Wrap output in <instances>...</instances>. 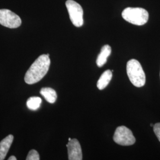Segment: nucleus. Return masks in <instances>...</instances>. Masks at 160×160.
I'll list each match as a JSON object with an SVG mask.
<instances>
[{
  "instance_id": "1",
  "label": "nucleus",
  "mask_w": 160,
  "mask_h": 160,
  "mask_svg": "<svg viewBox=\"0 0 160 160\" xmlns=\"http://www.w3.org/2000/svg\"><path fill=\"white\" fill-rule=\"evenodd\" d=\"M51 64L49 55H42L38 58L26 72L24 81L28 84L40 81L47 74Z\"/></svg>"
},
{
  "instance_id": "2",
  "label": "nucleus",
  "mask_w": 160,
  "mask_h": 160,
  "mask_svg": "<svg viewBox=\"0 0 160 160\" xmlns=\"http://www.w3.org/2000/svg\"><path fill=\"white\" fill-rule=\"evenodd\" d=\"M127 74L132 84L137 87H143L146 81V77L139 62L134 59H131L126 65Z\"/></svg>"
},
{
  "instance_id": "3",
  "label": "nucleus",
  "mask_w": 160,
  "mask_h": 160,
  "mask_svg": "<svg viewBox=\"0 0 160 160\" xmlns=\"http://www.w3.org/2000/svg\"><path fill=\"white\" fill-rule=\"evenodd\" d=\"M122 16L126 22L137 26L144 25L148 21V12L139 7H128L123 10Z\"/></svg>"
},
{
  "instance_id": "4",
  "label": "nucleus",
  "mask_w": 160,
  "mask_h": 160,
  "mask_svg": "<svg viewBox=\"0 0 160 160\" xmlns=\"http://www.w3.org/2000/svg\"><path fill=\"white\" fill-rule=\"evenodd\" d=\"M65 5L71 22L77 28L81 27L84 24L82 7L74 0H67Z\"/></svg>"
},
{
  "instance_id": "5",
  "label": "nucleus",
  "mask_w": 160,
  "mask_h": 160,
  "mask_svg": "<svg viewBox=\"0 0 160 160\" xmlns=\"http://www.w3.org/2000/svg\"><path fill=\"white\" fill-rule=\"evenodd\" d=\"M113 140L116 143L123 146L132 145L135 143L136 141L132 132L125 126H119L116 128Z\"/></svg>"
},
{
  "instance_id": "6",
  "label": "nucleus",
  "mask_w": 160,
  "mask_h": 160,
  "mask_svg": "<svg viewBox=\"0 0 160 160\" xmlns=\"http://www.w3.org/2000/svg\"><path fill=\"white\" fill-rule=\"evenodd\" d=\"M0 24L10 29H16L20 26L22 20L16 14L7 9L0 10Z\"/></svg>"
},
{
  "instance_id": "7",
  "label": "nucleus",
  "mask_w": 160,
  "mask_h": 160,
  "mask_svg": "<svg viewBox=\"0 0 160 160\" xmlns=\"http://www.w3.org/2000/svg\"><path fill=\"white\" fill-rule=\"evenodd\" d=\"M68 160H82V150L79 141L77 139H71L67 144Z\"/></svg>"
},
{
  "instance_id": "8",
  "label": "nucleus",
  "mask_w": 160,
  "mask_h": 160,
  "mask_svg": "<svg viewBox=\"0 0 160 160\" xmlns=\"http://www.w3.org/2000/svg\"><path fill=\"white\" fill-rule=\"evenodd\" d=\"M14 139L12 135H9L0 142V160L5 159Z\"/></svg>"
},
{
  "instance_id": "9",
  "label": "nucleus",
  "mask_w": 160,
  "mask_h": 160,
  "mask_svg": "<svg viewBox=\"0 0 160 160\" xmlns=\"http://www.w3.org/2000/svg\"><path fill=\"white\" fill-rule=\"evenodd\" d=\"M112 49L109 45L103 46L101 49V52L97 57L96 63L98 67H102L106 63L107 59L111 54Z\"/></svg>"
},
{
  "instance_id": "10",
  "label": "nucleus",
  "mask_w": 160,
  "mask_h": 160,
  "mask_svg": "<svg viewBox=\"0 0 160 160\" xmlns=\"http://www.w3.org/2000/svg\"><path fill=\"white\" fill-rule=\"evenodd\" d=\"M112 78V72L110 70H107L103 72L102 75L100 76L99 80L97 81V88L102 90L105 88L109 84L110 81Z\"/></svg>"
},
{
  "instance_id": "11",
  "label": "nucleus",
  "mask_w": 160,
  "mask_h": 160,
  "mask_svg": "<svg viewBox=\"0 0 160 160\" xmlns=\"http://www.w3.org/2000/svg\"><path fill=\"white\" fill-rule=\"evenodd\" d=\"M40 93L49 103H54L57 99V94L55 90L52 88H42L40 90Z\"/></svg>"
},
{
  "instance_id": "12",
  "label": "nucleus",
  "mask_w": 160,
  "mask_h": 160,
  "mask_svg": "<svg viewBox=\"0 0 160 160\" xmlns=\"http://www.w3.org/2000/svg\"><path fill=\"white\" fill-rule=\"evenodd\" d=\"M42 99L39 97H31L27 101V106L30 110H36L40 108Z\"/></svg>"
},
{
  "instance_id": "13",
  "label": "nucleus",
  "mask_w": 160,
  "mask_h": 160,
  "mask_svg": "<svg viewBox=\"0 0 160 160\" xmlns=\"http://www.w3.org/2000/svg\"><path fill=\"white\" fill-rule=\"evenodd\" d=\"M27 160H39L40 157L39 153L34 149H32L29 151V154L26 158Z\"/></svg>"
},
{
  "instance_id": "14",
  "label": "nucleus",
  "mask_w": 160,
  "mask_h": 160,
  "mask_svg": "<svg viewBox=\"0 0 160 160\" xmlns=\"http://www.w3.org/2000/svg\"><path fill=\"white\" fill-rule=\"evenodd\" d=\"M154 132L160 142V123H157L154 125Z\"/></svg>"
},
{
  "instance_id": "15",
  "label": "nucleus",
  "mask_w": 160,
  "mask_h": 160,
  "mask_svg": "<svg viewBox=\"0 0 160 160\" xmlns=\"http://www.w3.org/2000/svg\"><path fill=\"white\" fill-rule=\"evenodd\" d=\"M8 160H17V158H16V157H14V156H11V157H10L9 158H8Z\"/></svg>"
},
{
  "instance_id": "16",
  "label": "nucleus",
  "mask_w": 160,
  "mask_h": 160,
  "mask_svg": "<svg viewBox=\"0 0 160 160\" xmlns=\"http://www.w3.org/2000/svg\"><path fill=\"white\" fill-rule=\"evenodd\" d=\"M151 126H154V125H153V124H152V123H151Z\"/></svg>"
},
{
  "instance_id": "17",
  "label": "nucleus",
  "mask_w": 160,
  "mask_h": 160,
  "mask_svg": "<svg viewBox=\"0 0 160 160\" xmlns=\"http://www.w3.org/2000/svg\"><path fill=\"white\" fill-rule=\"evenodd\" d=\"M71 138H69L68 141H70V140H71Z\"/></svg>"
}]
</instances>
